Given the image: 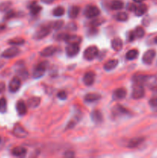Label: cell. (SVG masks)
I'll list each match as a JSON object with an SVG mask.
<instances>
[{
  "mask_svg": "<svg viewBox=\"0 0 157 158\" xmlns=\"http://www.w3.org/2000/svg\"><path fill=\"white\" fill-rule=\"evenodd\" d=\"M51 29H52V27H51L50 24L42 26L41 27H39L37 29V31L34 34V39L38 40L45 38V37L47 36L50 33Z\"/></svg>",
  "mask_w": 157,
  "mask_h": 158,
  "instance_id": "1",
  "label": "cell"
},
{
  "mask_svg": "<svg viewBox=\"0 0 157 158\" xmlns=\"http://www.w3.org/2000/svg\"><path fill=\"white\" fill-rule=\"evenodd\" d=\"M98 55L99 49L95 46H89L83 52V57L85 58V60H89V61L94 60Z\"/></svg>",
  "mask_w": 157,
  "mask_h": 158,
  "instance_id": "2",
  "label": "cell"
},
{
  "mask_svg": "<svg viewBox=\"0 0 157 158\" xmlns=\"http://www.w3.org/2000/svg\"><path fill=\"white\" fill-rule=\"evenodd\" d=\"M47 66H48V63L46 61L38 63V64L36 66V67L35 68V69H34L33 73H32V77H33V78L34 79L41 78V77L44 75L45 73H46Z\"/></svg>",
  "mask_w": 157,
  "mask_h": 158,
  "instance_id": "3",
  "label": "cell"
},
{
  "mask_svg": "<svg viewBox=\"0 0 157 158\" xmlns=\"http://www.w3.org/2000/svg\"><path fill=\"white\" fill-rule=\"evenodd\" d=\"M100 10L97 6H92V5H89L86 7L84 11V15L86 18L92 19L97 17L99 15Z\"/></svg>",
  "mask_w": 157,
  "mask_h": 158,
  "instance_id": "4",
  "label": "cell"
},
{
  "mask_svg": "<svg viewBox=\"0 0 157 158\" xmlns=\"http://www.w3.org/2000/svg\"><path fill=\"white\" fill-rule=\"evenodd\" d=\"M145 89L143 87V85L135 84L132 92V97L135 100H139L144 97Z\"/></svg>",
  "mask_w": 157,
  "mask_h": 158,
  "instance_id": "5",
  "label": "cell"
},
{
  "mask_svg": "<svg viewBox=\"0 0 157 158\" xmlns=\"http://www.w3.org/2000/svg\"><path fill=\"white\" fill-rule=\"evenodd\" d=\"M20 52V49L16 46H13L12 47L9 48V49H6L4 52L2 53V57L6 59H11L15 57L18 53Z\"/></svg>",
  "mask_w": 157,
  "mask_h": 158,
  "instance_id": "6",
  "label": "cell"
},
{
  "mask_svg": "<svg viewBox=\"0 0 157 158\" xmlns=\"http://www.w3.org/2000/svg\"><path fill=\"white\" fill-rule=\"evenodd\" d=\"M80 48L78 44H73V43H70L68 44V46L66 48V52L68 56L73 57L75 56L79 52Z\"/></svg>",
  "mask_w": 157,
  "mask_h": 158,
  "instance_id": "7",
  "label": "cell"
},
{
  "mask_svg": "<svg viewBox=\"0 0 157 158\" xmlns=\"http://www.w3.org/2000/svg\"><path fill=\"white\" fill-rule=\"evenodd\" d=\"M155 56V51L154 49H149L143 56V62L146 65H150Z\"/></svg>",
  "mask_w": 157,
  "mask_h": 158,
  "instance_id": "8",
  "label": "cell"
},
{
  "mask_svg": "<svg viewBox=\"0 0 157 158\" xmlns=\"http://www.w3.org/2000/svg\"><path fill=\"white\" fill-rule=\"evenodd\" d=\"M20 86H21V80L18 77H14L9 84V91L12 93L17 92L19 89Z\"/></svg>",
  "mask_w": 157,
  "mask_h": 158,
  "instance_id": "9",
  "label": "cell"
},
{
  "mask_svg": "<svg viewBox=\"0 0 157 158\" xmlns=\"http://www.w3.org/2000/svg\"><path fill=\"white\" fill-rule=\"evenodd\" d=\"M13 134L18 138H25L28 136V132L20 125H15L13 129Z\"/></svg>",
  "mask_w": 157,
  "mask_h": 158,
  "instance_id": "10",
  "label": "cell"
},
{
  "mask_svg": "<svg viewBox=\"0 0 157 158\" xmlns=\"http://www.w3.org/2000/svg\"><path fill=\"white\" fill-rule=\"evenodd\" d=\"M95 74L92 71H89L83 77V82L86 86H92L95 81Z\"/></svg>",
  "mask_w": 157,
  "mask_h": 158,
  "instance_id": "11",
  "label": "cell"
},
{
  "mask_svg": "<svg viewBox=\"0 0 157 158\" xmlns=\"http://www.w3.org/2000/svg\"><path fill=\"white\" fill-rule=\"evenodd\" d=\"M27 103H25L23 100H18L16 103V110L19 116H23L27 113Z\"/></svg>",
  "mask_w": 157,
  "mask_h": 158,
  "instance_id": "12",
  "label": "cell"
},
{
  "mask_svg": "<svg viewBox=\"0 0 157 158\" xmlns=\"http://www.w3.org/2000/svg\"><path fill=\"white\" fill-rule=\"evenodd\" d=\"M57 49L55 46H47L45 49H43L41 51L40 54H41L42 56L43 57H49V56H52V55L55 54V52H56Z\"/></svg>",
  "mask_w": 157,
  "mask_h": 158,
  "instance_id": "13",
  "label": "cell"
},
{
  "mask_svg": "<svg viewBox=\"0 0 157 158\" xmlns=\"http://www.w3.org/2000/svg\"><path fill=\"white\" fill-rule=\"evenodd\" d=\"M41 103V98L38 97H33L27 100V106L31 109L38 107Z\"/></svg>",
  "mask_w": 157,
  "mask_h": 158,
  "instance_id": "14",
  "label": "cell"
},
{
  "mask_svg": "<svg viewBox=\"0 0 157 158\" xmlns=\"http://www.w3.org/2000/svg\"><path fill=\"white\" fill-rule=\"evenodd\" d=\"M149 76L147 75H142V74H138L133 77V81L135 84L143 85L144 83H147L148 80H149Z\"/></svg>",
  "mask_w": 157,
  "mask_h": 158,
  "instance_id": "15",
  "label": "cell"
},
{
  "mask_svg": "<svg viewBox=\"0 0 157 158\" xmlns=\"http://www.w3.org/2000/svg\"><path fill=\"white\" fill-rule=\"evenodd\" d=\"M91 119H92V120L94 123H101L103 119L101 111L99 110H95L92 111V114H91Z\"/></svg>",
  "mask_w": 157,
  "mask_h": 158,
  "instance_id": "16",
  "label": "cell"
},
{
  "mask_svg": "<svg viewBox=\"0 0 157 158\" xmlns=\"http://www.w3.org/2000/svg\"><path fill=\"white\" fill-rule=\"evenodd\" d=\"M123 43L121 39L119 38H115L112 40L111 42V46H112V49L115 51H120L123 49Z\"/></svg>",
  "mask_w": 157,
  "mask_h": 158,
  "instance_id": "17",
  "label": "cell"
},
{
  "mask_svg": "<svg viewBox=\"0 0 157 158\" xmlns=\"http://www.w3.org/2000/svg\"><path fill=\"white\" fill-rule=\"evenodd\" d=\"M144 141V138L143 137H135V138L131 139L128 143L127 147L129 148H137L139 145L141 144Z\"/></svg>",
  "mask_w": 157,
  "mask_h": 158,
  "instance_id": "18",
  "label": "cell"
},
{
  "mask_svg": "<svg viewBox=\"0 0 157 158\" xmlns=\"http://www.w3.org/2000/svg\"><path fill=\"white\" fill-rule=\"evenodd\" d=\"M26 149L23 147H16V148H13L12 151V155L15 157H24L26 154Z\"/></svg>",
  "mask_w": 157,
  "mask_h": 158,
  "instance_id": "19",
  "label": "cell"
},
{
  "mask_svg": "<svg viewBox=\"0 0 157 158\" xmlns=\"http://www.w3.org/2000/svg\"><path fill=\"white\" fill-rule=\"evenodd\" d=\"M126 90L124 88H118L113 93V97L115 100H123L126 97Z\"/></svg>",
  "mask_w": 157,
  "mask_h": 158,
  "instance_id": "20",
  "label": "cell"
},
{
  "mask_svg": "<svg viewBox=\"0 0 157 158\" xmlns=\"http://www.w3.org/2000/svg\"><path fill=\"white\" fill-rule=\"evenodd\" d=\"M119 64V61L117 60H110L106 62L104 64V69L106 71H111L115 69Z\"/></svg>",
  "mask_w": 157,
  "mask_h": 158,
  "instance_id": "21",
  "label": "cell"
},
{
  "mask_svg": "<svg viewBox=\"0 0 157 158\" xmlns=\"http://www.w3.org/2000/svg\"><path fill=\"white\" fill-rule=\"evenodd\" d=\"M101 99V96L97 94H88L85 96V101L87 103H93Z\"/></svg>",
  "mask_w": 157,
  "mask_h": 158,
  "instance_id": "22",
  "label": "cell"
},
{
  "mask_svg": "<svg viewBox=\"0 0 157 158\" xmlns=\"http://www.w3.org/2000/svg\"><path fill=\"white\" fill-rule=\"evenodd\" d=\"M146 11H147V6L145 4L141 3L138 6H136L134 12H135V14L136 16H142V15H143L146 13Z\"/></svg>",
  "mask_w": 157,
  "mask_h": 158,
  "instance_id": "23",
  "label": "cell"
},
{
  "mask_svg": "<svg viewBox=\"0 0 157 158\" xmlns=\"http://www.w3.org/2000/svg\"><path fill=\"white\" fill-rule=\"evenodd\" d=\"M79 11H80V9L79 7H78V6H72V7H70V9H69V12H68V14H69V18L71 19H75L77 16H78V13H79Z\"/></svg>",
  "mask_w": 157,
  "mask_h": 158,
  "instance_id": "24",
  "label": "cell"
},
{
  "mask_svg": "<svg viewBox=\"0 0 157 158\" xmlns=\"http://www.w3.org/2000/svg\"><path fill=\"white\" fill-rule=\"evenodd\" d=\"M123 6L124 4L121 0H113L110 3V8L113 10H119L123 9Z\"/></svg>",
  "mask_w": 157,
  "mask_h": 158,
  "instance_id": "25",
  "label": "cell"
},
{
  "mask_svg": "<svg viewBox=\"0 0 157 158\" xmlns=\"http://www.w3.org/2000/svg\"><path fill=\"white\" fill-rule=\"evenodd\" d=\"M139 56V51L137 49H130L126 52V58L129 60H133L136 59Z\"/></svg>",
  "mask_w": 157,
  "mask_h": 158,
  "instance_id": "26",
  "label": "cell"
},
{
  "mask_svg": "<svg viewBox=\"0 0 157 158\" xmlns=\"http://www.w3.org/2000/svg\"><path fill=\"white\" fill-rule=\"evenodd\" d=\"M82 38L80 36L75 35H69V38L66 40V42H67L68 44H70V43H73V44H78V43H81Z\"/></svg>",
  "mask_w": 157,
  "mask_h": 158,
  "instance_id": "27",
  "label": "cell"
},
{
  "mask_svg": "<svg viewBox=\"0 0 157 158\" xmlns=\"http://www.w3.org/2000/svg\"><path fill=\"white\" fill-rule=\"evenodd\" d=\"M42 7L36 3H33V4L30 5V12L32 15H36L41 12Z\"/></svg>",
  "mask_w": 157,
  "mask_h": 158,
  "instance_id": "28",
  "label": "cell"
},
{
  "mask_svg": "<svg viewBox=\"0 0 157 158\" xmlns=\"http://www.w3.org/2000/svg\"><path fill=\"white\" fill-rule=\"evenodd\" d=\"M25 43V40H23L22 38H14L12 40H9V44L12 45V46H21V45L24 44Z\"/></svg>",
  "mask_w": 157,
  "mask_h": 158,
  "instance_id": "29",
  "label": "cell"
},
{
  "mask_svg": "<svg viewBox=\"0 0 157 158\" xmlns=\"http://www.w3.org/2000/svg\"><path fill=\"white\" fill-rule=\"evenodd\" d=\"M12 6V2L10 1H5L0 3V12H7Z\"/></svg>",
  "mask_w": 157,
  "mask_h": 158,
  "instance_id": "30",
  "label": "cell"
},
{
  "mask_svg": "<svg viewBox=\"0 0 157 158\" xmlns=\"http://www.w3.org/2000/svg\"><path fill=\"white\" fill-rule=\"evenodd\" d=\"M54 16L56 17H60L62 15H63L65 14V9L62 6H58V7L55 8L53 9V12H52Z\"/></svg>",
  "mask_w": 157,
  "mask_h": 158,
  "instance_id": "31",
  "label": "cell"
},
{
  "mask_svg": "<svg viewBox=\"0 0 157 158\" xmlns=\"http://www.w3.org/2000/svg\"><path fill=\"white\" fill-rule=\"evenodd\" d=\"M128 18H129V16H128V14L125 12H119L116 15H115V19H116V20H118V21H119V22L127 21Z\"/></svg>",
  "mask_w": 157,
  "mask_h": 158,
  "instance_id": "32",
  "label": "cell"
},
{
  "mask_svg": "<svg viewBox=\"0 0 157 158\" xmlns=\"http://www.w3.org/2000/svg\"><path fill=\"white\" fill-rule=\"evenodd\" d=\"M134 33H135V38H143L145 35V30L143 27L138 26V27L135 28V31H134Z\"/></svg>",
  "mask_w": 157,
  "mask_h": 158,
  "instance_id": "33",
  "label": "cell"
},
{
  "mask_svg": "<svg viewBox=\"0 0 157 158\" xmlns=\"http://www.w3.org/2000/svg\"><path fill=\"white\" fill-rule=\"evenodd\" d=\"M6 110H7V101L6 98L2 97L0 98V113L4 114L6 112Z\"/></svg>",
  "mask_w": 157,
  "mask_h": 158,
  "instance_id": "34",
  "label": "cell"
},
{
  "mask_svg": "<svg viewBox=\"0 0 157 158\" xmlns=\"http://www.w3.org/2000/svg\"><path fill=\"white\" fill-rule=\"evenodd\" d=\"M50 25L52 29H54L55 30H58V29H60L63 26V25H64V22H63L62 20H59V21L54 22L53 23H52V24Z\"/></svg>",
  "mask_w": 157,
  "mask_h": 158,
  "instance_id": "35",
  "label": "cell"
},
{
  "mask_svg": "<svg viewBox=\"0 0 157 158\" xmlns=\"http://www.w3.org/2000/svg\"><path fill=\"white\" fill-rule=\"evenodd\" d=\"M69 36V34L66 33V32H62V33L57 34L55 36V40L58 41H66Z\"/></svg>",
  "mask_w": 157,
  "mask_h": 158,
  "instance_id": "36",
  "label": "cell"
},
{
  "mask_svg": "<svg viewBox=\"0 0 157 158\" xmlns=\"http://www.w3.org/2000/svg\"><path fill=\"white\" fill-rule=\"evenodd\" d=\"M66 30L68 31H76L77 30V25L75 23H69L66 26Z\"/></svg>",
  "mask_w": 157,
  "mask_h": 158,
  "instance_id": "37",
  "label": "cell"
},
{
  "mask_svg": "<svg viewBox=\"0 0 157 158\" xmlns=\"http://www.w3.org/2000/svg\"><path fill=\"white\" fill-rule=\"evenodd\" d=\"M15 15H16V14L13 10H9L7 11V13L5 15V19H10L15 17Z\"/></svg>",
  "mask_w": 157,
  "mask_h": 158,
  "instance_id": "38",
  "label": "cell"
},
{
  "mask_svg": "<svg viewBox=\"0 0 157 158\" xmlns=\"http://www.w3.org/2000/svg\"><path fill=\"white\" fill-rule=\"evenodd\" d=\"M57 97L61 100H65L67 98V94L65 91H60L57 94Z\"/></svg>",
  "mask_w": 157,
  "mask_h": 158,
  "instance_id": "39",
  "label": "cell"
},
{
  "mask_svg": "<svg viewBox=\"0 0 157 158\" xmlns=\"http://www.w3.org/2000/svg\"><path fill=\"white\" fill-rule=\"evenodd\" d=\"M18 74H19L20 77H22V78L26 79V77H28V72L26 71V69H18Z\"/></svg>",
  "mask_w": 157,
  "mask_h": 158,
  "instance_id": "40",
  "label": "cell"
},
{
  "mask_svg": "<svg viewBox=\"0 0 157 158\" xmlns=\"http://www.w3.org/2000/svg\"><path fill=\"white\" fill-rule=\"evenodd\" d=\"M149 103L152 107H157V97H153V98L150 99Z\"/></svg>",
  "mask_w": 157,
  "mask_h": 158,
  "instance_id": "41",
  "label": "cell"
},
{
  "mask_svg": "<svg viewBox=\"0 0 157 158\" xmlns=\"http://www.w3.org/2000/svg\"><path fill=\"white\" fill-rule=\"evenodd\" d=\"M103 23V19H95L93 20V21L91 22V25H92V26H94V27H96L97 26H99V25H101Z\"/></svg>",
  "mask_w": 157,
  "mask_h": 158,
  "instance_id": "42",
  "label": "cell"
},
{
  "mask_svg": "<svg viewBox=\"0 0 157 158\" xmlns=\"http://www.w3.org/2000/svg\"><path fill=\"white\" fill-rule=\"evenodd\" d=\"M127 39L129 42H132L134 40H135V33H134V31H130V32H129Z\"/></svg>",
  "mask_w": 157,
  "mask_h": 158,
  "instance_id": "43",
  "label": "cell"
},
{
  "mask_svg": "<svg viewBox=\"0 0 157 158\" xmlns=\"http://www.w3.org/2000/svg\"><path fill=\"white\" fill-rule=\"evenodd\" d=\"M135 8H136V6H135V4H133V3H129V4L127 6V9H129V10L131 11V12L135 11Z\"/></svg>",
  "mask_w": 157,
  "mask_h": 158,
  "instance_id": "44",
  "label": "cell"
},
{
  "mask_svg": "<svg viewBox=\"0 0 157 158\" xmlns=\"http://www.w3.org/2000/svg\"><path fill=\"white\" fill-rule=\"evenodd\" d=\"M6 89V85L4 83H0V94H2Z\"/></svg>",
  "mask_w": 157,
  "mask_h": 158,
  "instance_id": "45",
  "label": "cell"
},
{
  "mask_svg": "<svg viewBox=\"0 0 157 158\" xmlns=\"http://www.w3.org/2000/svg\"><path fill=\"white\" fill-rule=\"evenodd\" d=\"M74 152H72V151H68V152H66V154H65V156L67 157H74Z\"/></svg>",
  "mask_w": 157,
  "mask_h": 158,
  "instance_id": "46",
  "label": "cell"
},
{
  "mask_svg": "<svg viewBox=\"0 0 157 158\" xmlns=\"http://www.w3.org/2000/svg\"><path fill=\"white\" fill-rule=\"evenodd\" d=\"M54 1H55V0H42V2L43 3H45V4H51V3L53 2Z\"/></svg>",
  "mask_w": 157,
  "mask_h": 158,
  "instance_id": "47",
  "label": "cell"
},
{
  "mask_svg": "<svg viewBox=\"0 0 157 158\" xmlns=\"http://www.w3.org/2000/svg\"><path fill=\"white\" fill-rule=\"evenodd\" d=\"M133 1H134V2H135V3H142L143 1H144V0H133Z\"/></svg>",
  "mask_w": 157,
  "mask_h": 158,
  "instance_id": "48",
  "label": "cell"
},
{
  "mask_svg": "<svg viewBox=\"0 0 157 158\" xmlns=\"http://www.w3.org/2000/svg\"><path fill=\"white\" fill-rule=\"evenodd\" d=\"M5 65V63L3 61H0V69H1L2 67L3 66Z\"/></svg>",
  "mask_w": 157,
  "mask_h": 158,
  "instance_id": "49",
  "label": "cell"
},
{
  "mask_svg": "<svg viewBox=\"0 0 157 158\" xmlns=\"http://www.w3.org/2000/svg\"><path fill=\"white\" fill-rule=\"evenodd\" d=\"M154 41H155V43H157V36L155 37V40H154Z\"/></svg>",
  "mask_w": 157,
  "mask_h": 158,
  "instance_id": "50",
  "label": "cell"
},
{
  "mask_svg": "<svg viewBox=\"0 0 157 158\" xmlns=\"http://www.w3.org/2000/svg\"><path fill=\"white\" fill-rule=\"evenodd\" d=\"M153 89H156V90H157V84L155 85V87L153 88Z\"/></svg>",
  "mask_w": 157,
  "mask_h": 158,
  "instance_id": "51",
  "label": "cell"
},
{
  "mask_svg": "<svg viewBox=\"0 0 157 158\" xmlns=\"http://www.w3.org/2000/svg\"><path fill=\"white\" fill-rule=\"evenodd\" d=\"M0 142H1V137H0Z\"/></svg>",
  "mask_w": 157,
  "mask_h": 158,
  "instance_id": "52",
  "label": "cell"
}]
</instances>
